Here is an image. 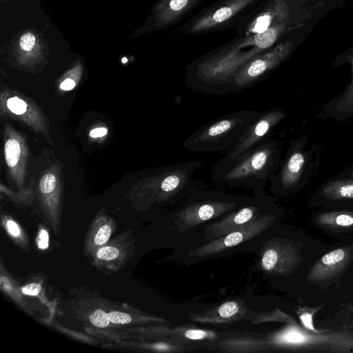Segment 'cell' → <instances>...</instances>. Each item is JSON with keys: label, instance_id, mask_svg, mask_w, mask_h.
<instances>
[{"label": "cell", "instance_id": "cell-1", "mask_svg": "<svg viewBox=\"0 0 353 353\" xmlns=\"http://www.w3.org/2000/svg\"><path fill=\"white\" fill-rule=\"evenodd\" d=\"M292 28L289 23H279L260 33L237 34L190 63L185 68L186 83L206 94L230 93L235 73L255 56L273 46Z\"/></svg>", "mask_w": 353, "mask_h": 353}, {"label": "cell", "instance_id": "cell-2", "mask_svg": "<svg viewBox=\"0 0 353 353\" xmlns=\"http://www.w3.org/2000/svg\"><path fill=\"white\" fill-rule=\"evenodd\" d=\"M281 162L278 141L265 138L252 148L228 163H217L211 178L232 186L261 188L272 178Z\"/></svg>", "mask_w": 353, "mask_h": 353}, {"label": "cell", "instance_id": "cell-3", "mask_svg": "<svg viewBox=\"0 0 353 353\" xmlns=\"http://www.w3.org/2000/svg\"><path fill=\"white\" fill-rule=\"evenodd\" d=\"M259 114L252 110L228 114L195 130L185 139L183 147L192 152L229 150L239 142Z\"/></svg>", "mask_w": 353, "mask_h": 353}, {"label": "cell", "instance_id": "cell-4", "mask_svg": "<svg viewBox=\"0 0 353 353\" xmlns=\"http://www.w3.org/2000/svg\"><path fill=\"white\" fill-rule=\"evenodd\" d=\"M316 146L309 148L306 135L292 138L287 153L270 180L272 192L289 196L299 192L310 181L314 169Z\"/></svg>", "mask_w": 353, "mask_h": 353}, {"label": "cell", "instance_id": "cell-5", "mask_svg": "<svg viewBox=\"0 0 353 353\" xmlns=\"http://www.w3.org/2000/svg\"><path fill=\"white\" fill-rule=\"evenodd\" d=\"M261 0H218L181 24L176 32L203 35L236 28Z\"/></svg>", "mask_w": 353, "mask_h": 353}, {"label": "cell", "instance_id": "cell-6", "mask_svg": "<svg viewBox=\"0 0 353 353\" xmlns=\"http://www.w3.org/2000/svg\"><path fill=\"white\" fill-rule=\"evenodd\" d=\"M280 345L306 352H353V332H315L292 325L276 337Z\"/></svg>", "mask_w": 353, "mask_h": 353}, {"label": "cell", "instance_id": "cell-7", "mask_svg": "<svg viewBox=\"0 0 353 353\" xmlns=\"http://www.w3.org/2000/svg\"><path fill=\"white\" fill-rule=\"evenodd\" d=\"M294 48V41H286L255 56L235 73L230 83V92L249 88L266 78L290 56Z\"/></svg>", "mask_w": 353, "mask_h": 353}, {"label": "cell", "instance_id": "cell-8", "mask_svg": "<svg viewBox=\"0 0 353 353\" xmlns=\"http://www.w3.org/2000/svg\"><path fill=\"white\" fill-rule=\"evenodd\" d=\"M290 0H261L235 28L238 35H249L267 30L279 23L291 24L293 14Z\"/></svg>", "mask_w": 353, "mask_h": 353}, {"label": "cell", "instance_id": "cell-9", "mask_svg": "<svg viewBox=\"0 0 353 353\" xmlns=\"http://www.w3.org/2000/svg\"><path fill=\"white\" fill-rule=\"evenodd\" d=\"M288 114L281 108H272L260 113L257 119L250 125L239 142L231 149L219 163L230 162L249 150L268 137L273 128L286 119Z\"/></svg>", "mask_w": 353, "mask_h": 353}, {"label": "cell", "instance_id": "cell-10", "mask_svg": "<svg viewBox=\"0 0 353 353\" xmlns=\"http://www.w3.org/2000/svg\"><path fill=\"white\" fill-rule=\"evenodd\" d=\"M206 0H159L153 6L145 30L157 31L175 26Z\"/></svg>", "mask_w": 353, "mask_h": 353}, {"label": "cell", "instance_id": "cell-11", "mask_svg": "<svg viewBox=\"0 0 353 353\" xmlns=\"http://www.w3.org/2000/svg\"><path fill=\"white\" fill-rule=\"evenodd\" d=\"M310 205L353 206V179L336 176L327 179L314 192Z\"/></svg>", "mask_w": 353, "mask_h": 353}, {"label": "cell", "instance_id": "cell-12", "mask_svg": "<svg viewBox=\"0 0 353 353\" xmlns=\"http://www.w3.org/2000/svg\"><path fill=\"white\" fill-rule=\"evenodd\" d=\"M353 256V245L336 248L323 255L312 267L307 279L310 283H323L342 273Z\"/></svg>", "mask_w": 353, "mask_h": 353}, {"label": "cell", "instance_id": "cell-13", "mask_svg": "<svg viewBox=\"0 0 353 353\" xmlns=\"http://www.w3.org/2000/svg\"><path fill=\"white\" fill-rule=\"evenodd\" d=\"M343 61L351 65V81L341 92L323 105L318 118L343 121L353 117V52L346 56Z\"/></svg>", "mask_w": 353, "mask_h": 353}, {"label": "cell", "instance_id": "cell-14", "mask_svg": "<svg viewBox=\"0 0 353 353\" xmlns=\"http://www.w3.org/2000/svg\"><path fill=\"white\" fill-rule=\"evenodd\" d=\"M15 47L22 59L29 60L41 55L45 44L38 33L28 30L20 35Z\"/></svg>", "mask_w": 353, "mask_h": 353}, {"label": "cell", "instance_id": "cell-15", "mask_svg": "<svg viewBox=\"0 0 353 353\" xmlns=\"http://www.w3.org/2000/svg\"><path fill=\"white\" fill-rule=\"evenodd\" d=\"M314 223L325 228H348L353 227V211L336 210L314 214Z\"/></svg>", "mask_w": 353, "mask_h": 353}, {"label": "cell", "instance_id": "cell-16", "mask_svg": "<svg viewBox=\"0 0 353 353\" xmlns=\"http://www.w3.org/2000/svg\"><path fill=\"white\" fill-rule=\"evenodd\" d=\"M5 159L8 166L14 167L19 159L21 152L20 145L15 139H10L5 143Z\"/></svg>", "mask_w": 353, "mask_h": 353}, {"label": "cell", "instance_id": "cell-17", "mask_svg": "<svg viewBox=\"0 0 353 353\" xmlns=\"http://www.w3.org/2000/svg\"><path fill=\"white\" fill-rule=\"evenodd\" d=\"M280 260V254L274 249H268L262 258V266L265 270L273 269Z\"/></svg>", "mask_w": 353, "mask_h": 353}, {"label": "cell", "instance_id": "cell-18", "mask_svg": "<svg viewBox=\"0 0 353 353\" xmlns=\"http://www.w3.org/2000/svg\"><path fill=\"white\" fill-rule=\"evenodd\" d=\"M57 179L52 174H45L39 182V189L43 194H49L54 190L56 187Z\"/></svg>", "mask_w": 353, "mask_h": 353}, {"label": "cell", "instance_id": "cell-19", "mask_svg": "<svg viewBox=\"0 0 353 353\" xmlns=\"http://www.w3.org/2000/svg\"><path fill=\"white\" fill-rule=\"evenodd\" d=\"M7 107L14 114H23L27 110L26 103L17 97H11L7 101Z\"/></svg>", "mask_w": 353, "mask_h": 353}, {"label": "cell", "instance_id": "cell-20", "mask_svg": "<svg viewBox=\"0 0 353 353\" xmlns=\"http://www.w3.org/2000/svg\"><path fill=\"white\" fill-rule=\"evenodd\" d=\"M90 321L91 323L99 327H105L109 325L110 322L108 314L101 310H97L90 316Z\"/></svg>", "mask_w": 353, "mask_h": 353}, {"label": "cell", "instance_id": "cell-21", "mask_svg": "<svg viewBox=\"0 0 353 353\" xmlns=\"http://www.w3.org/2000/svg\"><path fill=\"white\" fill-rule=\"evenodd\" d=\"M119 254V250L112 246H105L97 250V256L101 260H112L116 259Z\"/></svg>", "mask_w": 353, "mask_h": 353}, {"label": "cell", "instance_id": "cell-22", "mask_svg": "<svg viewBox=\"0 0 353 353\" xmlns=\"http://www.w3.org/2000/svg\"><path fill=\"white\" fill-rule=\"evenodd\" d=\"M111 234V228L108 225H102L95 234L94 242L97 245L105 243Z\"/></svg>", "mask_w": 353, "mask_h": 353}, {"label": "cell", "instance_id": "cell-23", "mask_svg": "<svg viewBox=\"0 0 353 353\" xmlns=\"http://www.w3.org/2000/svg\"><path fill=\"white\" fill-rule=\"evenodd\" d=\"M253 207H246L239 210L234 218V222L237 224H242L248 221L254 214Z\"/></svg>", "mask_w": 353, "mask_h": 353}, {"label": "cell", "instance_id": "cell-24", "mask_svg": "<svg viewBox=\"0 0 353 353\" xmlns=\"http://www.w3.org/2000/svg\"><path fill=\"white\" fill-rule=\"evenodd\" d=\"M239 310L235 302L230 301L223 303L219 308V314L221 317L229 318L234 315Z\"/></svg>", "mask_w": 353, "mask_h": 353}, {"label": "cell", "instance_id": "cell-25", "mask_svg": "<svg viewBox=\"0 0 353 353\" xmlns=\"http://www.w3.org/2000/svg\"><path fill=\"white\" fill-rule=\"evenodd\" d=\"M108 316L110 322L116 324H125L132 321L129 314L120 312H110L108 313Z\"/></svg>", "mask_w": 353, "mask_h": 353}, {"label": "cell", "instance_id": "cell-26", "mask_svg": "<svg viewBox=\"0 0 353 353\" xmlns=\"http://www.w3.org/2000/svg\"><path fill=\"white\" fill-rule=\"evenodd\" d=\"M300 319L304 327L312 332H321L323 331L316 330L312 324V314L308 312H304L300 315Z\"/></svg>", "mask_w": 353, "mask_h": 353}, {"label": "cell", "instance_id": "cell-27", "mask_svg": "<svg viewBox=\"0 0 353 353\" xmlns=\"http://www.w3.org/2000/svg\"><path fill=\"white\" fill-rule=\"evenodd\" d=\"M243 237V234L241 232H232L225 237L224 244L228 247L234 246L241 242Z\"/></svg>", "mask_w": 353, "mask_h": 353}, {"label": "cell", "instance_id": "cell-28", "mask_svg": "<svg viewBox=\"0 0 353 353\" xmlns=\"http://www.w3.org/2000/svg\"><path fill=\"white\" fill-rule=\"evenodd\" d=\"M41 287L39 283H30L22 288V292L25 294L35 296L41 291Z\"/></svg>", "mask_w": 353, "mask_h": 353}, {"label": "cell", "instance_id": "cell-29", "mask_svg": "<svg viewBox=\"0 0 353 353\" xmlns=\"http://www.w3.org/2000/svg\"><path fill=\"white\" fill-rule=\"evenodd\" d=\"M207 332L200 330H190L185 332V336L190 339H201L205 337Z\"/></svg>", "mask_w": 353, "mask_h": 353}, {"label": "cell", "instance_id": "cell-30", "mask_svg": "<svg viewBox=\"0 0 353 353\" xmlns=\"http://www.w3.org/2000/svg\"><path fill=\"white\" fill-rule=\"evenodd\" d=\"M38 246L44 250L48 247V234L46 230L42 229L39 232Z\"/></svg>", "mask_w": 353, "mask_h": 353}, {"label": "cell", "instance_id": "cell-31", "mask_svg": "<svg viewBox=\"0 0 353 353\" xmlns=\"http://www.w3.org/2000/svg\"><path fill=\"white\" fill-rule=\"evenodd\" d=\"M7 228L10 234L17 236L20 234V230L17 224L13 221L9 220L7 222Z\"/></svg>", "mask_w": 353, "mask_h": 353}, {"label": "cell", "instance_id": "cell-32", "mask_svg": "<svg viewBox=\"0 0 353 353\" xmlns=\"http://www.w3.org/2000/svg\"><path fill=\"white\" fill-rule=\"evenodd\" d=\"M334 176L339 178H347L353 179V164L345 168Z\"/></svg>", "mask_w": 353, "mask_h": 353}, {"label": "cell", "instance_id": "cell-33", "mask_svg": "<svg viewBox=\"0 0 353 353\" xmlns=\"http://www.w3.org/2000/svg\"><path fill=\"white\" fill-rule=\"evenodd\" d=\"M108 133V129L103 127L101 128H97L95 129L92 130L89 135L90 137L92 138H98V137H102Z\"/></svg>", "mask_w": 353, "mask_h": 353}, {"label": "cell", "instance_id": "cell-34", "mask_svg": "<svg viewBox=\"0 0 353 353\" xmlns=\"http://www.w3.org/2000/svg\"><path fill=\"white\" fill-rule=\"evenodd\" d=\"M75 81L70 78L65 79L61 84L60 88L63 90H71L75 86Z\"/></svg>", "mask_w": 353, "mask_h": 353}, {"label": "cell", "instance_id": "cell-35", "mask_svg": "<svg viewBox=\"0 0 353 353\" xmlns=\"http://www.w3.org/2000/svg\"><path fill=\"white\" fill-rule=\"evenodd\" d=\"M155 347L158 349H165L167 347V346L163 344H158L156 345Z\"/></svg>", "mask_w": 353, "mask_h": 353}, {"label": "cell", "instance_id": "cell-36", "mask_svg": "<svg viewBox=\"0 0 353 353\" xmlns=\"http://www.w3.org/2000/svg\"><path fill=\"white\" fill-rule=\"evenodd\" d=\"M2 1V0H1Z\"/></svg>", "mask_w": 353, "mask_h": 353}]
</instances>
